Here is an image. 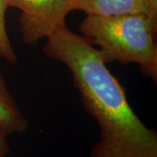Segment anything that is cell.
Wrapping results in <instances>:
<instances>
[{
    "mask_svg": "<svg viewBox=\"0 0 157 157\" xmlns=\"http://www.w3.org/2000/svg\"><path fill=\"white\" fill-rule=\"evenodd\" d=\"M42 52L71 71L83 107L100 127L101 137L90 157H157L155 130L148 128L130 107L100 51L65 27L47 39Z\"/></svg>",
    "mask_w": 157,
    "mask_h": 157,
    "instance_id": "obj_1",
    "label": "cell"
},
{
    "mask_svg": "<svg viewBox=\"0 0 157 157\" xmlns=\"http://www.w3.org/2000/svg\"><path fill=\"white\" fill-rule=\"evenodd\" d=\"M157 23L146 14L121 16L86 15L79 32L91 45H98L106 63L138 64L147 76L157 80Z\"/></svg>",
    "mask_w": 157,
    "mask_h": 157,
    "instance_id": "obj_2",
    "label": "cell"
},
{
    "mask_svg": "<svg viewBox=\"0 0 157 157\" xmlns=\"http://www.w3.org/2000/svg\"><path fill=\"white\" fill-rule=\"evenodd\" d=\"M21 11L19 30L23 42L36 45L67 27L66 18L73 11L71 0H10Z\"/></svg>",
    "mask_w": 157,
    "mask_h": 157,
    "instance_id": "obj_3",
    "label": "cell"
},
{
    "mask_svg": "<svg viewBox=\"0 0 157 157\" xmlns=\"http://www.w3.org/2000/svg\"><path fill=\"white\" fill-rule=\"evenodd\" d=\"M73 11H81L86 15L121 16L146 14L157 23V9L150 0H71Z\"/></svg>",
    "mask_w": 157,
    "mask_h": 157,
    "instance_id": "obj_4",
    "label": "cell"
},
{
    "mask_svg": "<svg viewBox=\"0 0 157 157\" xmlns=\"http://www.w3.org/2000/svg\"><path fill=\"white\" fill-rule=\"evenodd\" d=\"M0 125L8 134L24 133L29 122L7 87L6 78L0 72Z\"/></svg>",
    "mask_w": 157,
    "mask_h": 157,
    "instance_id": "obj_5",
    "label": "cell"
},
{
    "mask_svg": "<svg viewBox=\"0 0 157 157\" xmlns=\"http://www.w3.org/2000/svg\"><path fill=\"white\" fill-rule=\"evenodd\" d=\"M11 7L10 0H0V57L11 65L17 63V56L7 33L6 13Z\"/></svg>",
    "mask_w": 157,
    "mask_h": 157,
    "instance_id": "obj_6",
    "label": "cell"
},
{
    "mask_svg": "<svg viewBox=\"0 0 157 157\" xmlns=\"http://www.w3.org/2000/svg\"><path fill=\"white\" fill-rule=\"evenodd\" d=\"M8 132L0 125V157H7L10 153Z\"/></svg>",
    "mask_w": 157,
    "mask_h": 157,
    "instance_id": "obj_7",
    "label": "cell"
},
{
    "mask_svg": "<svg viewBox=\"0 0 157 157\" xmlns=\"http://www.w3.org/2000/svg\"><path fill=\"white\" fill-rule=\"evenodd\" d=\"M152 3V6H154V8L157 9V0H150Z\"/></svg>",
    "mask_w": 157,
    "mask_h": 157,
    "instance_id": "obj_8",
    "label": "cell"
}]
</instances>
